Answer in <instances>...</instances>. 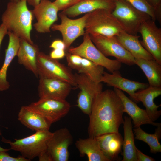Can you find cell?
Listing matches in <instances>:
<instances>
[{
  "mask_svg": "<svg viewBox=\"0 0 161 161\" xmlns=\"http://www.w3.org/2000/svg\"><path fill=\"white\" fill-rule=\"evenodd\" d=\"M53 134L49 130L36 131L33 134L12 142L2 137L1 141L9 144L10 149L18 151L21 156L30 160L46 150L48 141Z\"/></svg>",
  "mask_w": 161,
  "mask_h": 161,
  "instance_id": "4",
  "label": "cell"
},
{
  "mask_svg": "<svg viewBox=\"0 0 161 161\" xmlns=\"http://www.w3.org/2000/svg\"><path fill=\"white\" fill-rule=\"evenodd\" d=\"M78 87L80 90L78 95L77 106L84 114H90L93 101L103 91L101 82H96L85 74H74Z\"/></svg>",
  "mask_w": 161,
  "mask_h": 161,
  "instance_id": "9",
  "label": "cell"
},
{
  "mask_svg": "<svg viewBox=\"0 0 161 161\" xmlns=\"http://www.w3.org/2000/svg\"><path fill=\"white\" fill-rule=\"evenodd\" d=\"M139 10L148 15L151 19L157 21L155 10L146 0H124Z\"/></svg>",
  "mask_w": 161,
  "mask_h": 161,
  "instance_id": "30",
  "label": "cell"
},
{
  "mask_svg": "<svg viewBox=\"0 0 161 161\" xmlns=\"http://www.w3.org/2000/svg\"><path fill=\"white\" fill-rule=\"evenodd\" d=\"M65 50L60 49H54L51 52L49 56L52 59L58 60L65 56Z\"/></svg>",
  "mask_w": 161,
  "mask_h": 161,
  "instance_id": "34",
  "label": "cell"
},
{
  "mask_svg": "<svg viewBox=\"0 0 161 161\" xmlns=\"http://www.w3.org/2000/svg\"><path fill=\"white\" fill-rule=\"evenodd\" d=\"M39 77L38 91L40 98L65 100L71 91L72 86L65 81L41 76Z\"/></svg>",
  "mask_w": 161,
  "mask_h": 161,
  "instance_id": "15",
  "label": "cell"
},
{
  "mask_svg": "<svg viewBox=\"0 0 161 161\" xmlns=\"http://www.w3.org/2000/svg\"><path fill=\"white\" fill-rule=\"evenodd\" d=\"M89 13L76 19L69 18L66 15L61 12L58 14L61 19L60 24H54L51 27L52 31H58L62 34V41L67 50L73 42L79 37L85 33L86 20Z\"/></svg>",
  "mask_w": 161,
  "mask_h": 161,
  "instance_id": "11",
  "label": "cell"
},
{
  "mask_svg": "<svg viewBox=\"0 0 161 161\" xmlns=\"http://www.w3.org/2000/svg\"><path fill=\"white\" fill-rule=\"evenodd\" d=\"M116 37L120 43L134 58L154 59L141 45L139 40V36L130 34L123 31Z\"/></svg>",
  "mask_w": 161,
  "mask_h": 161,
  "instance_id": "25",
  "label": "cell"
},
{
  "mask_svg": "<svg viewBox=\"0 0 161 161\" xmlns=\"http://www.w3.org/2000/svg\"><path fill=\"white\" fill-rule=\"evenodd\" d=\"M123 109L122 102L114 90L106 89L98 94L89 115V137L96 138L106 133L119 132L124 120Z\"/></svg>",
  "mask_w": 161,
  "mask_h": 161,
  "instance_id": "1",
  "label": "cell"
},
{
  "mask_svg": "<svg viewBox=\"0 0 161 161\" xmlns=\"http://www.w3.org/2000/svg\"><path fill=\"white\" fill-rule=\"evenodd\" d=\"M10 1H13V2H18V1H20L21 0H10Z\"/></svg>",
  "mask_w": 161,
  "mask_h": 161,
  "instance_id": "41",
  "label": "cell"
},
{
  "mask_svg": "<svg viewBox=\"0 0 161 161\" xmlns=\"http://www.w3.org/2000/svg\"><path fill=\"white\" fill-rule=\"evenodd\" d=\"M75 145L80 156H86L89 161H110L102 153L95 138H80Z\"/></svg>",
  "mask_w": 161,
  "mask_h": 161,
  "instance_id": "26",
  "label": "cell"
},
{
  "mask_svg": "<svg viewBox=\"0 0 161 161\" xmlns=\"http://www.w3.org/2000/svg\"><path fill=\"white\" fill-rule=\"evenodd\" d=\"M161 95V87L149 86L145 89L140 90L135 93V102H141L151 120H157L161 114V111L158 110L161 105H157L154 99Z\"/></svg>",
  "mask_w": 161,
  "mask_h": 161,
  "instance_id": "19",
  "label": "cell"
},
{
  "mask_svg": "<svg viewBox=\"0 0 161 161\" xmlns=\"http://www.w3.org/2000/svg\"><path fill=\"white\" fill-rule=\"evenodd\" d=\"M136 139L142 141L149 146L152 153L161 152V145L159 140L161 137V125L157 127L154 134L148 133L139 127L133 129Z\"/></svg>",
  "mask_w": 161,
  "mask_h": 161,
  "instance_id": "29",
  "label": "cell"
},
{
  "mask_svg": "<svg viewBox=\"0 0 161 161\" xmlns=\"http://www.w3.org/2000/svg\"></svg>",
  "mask_w": 161,
  "mask_h": 161,
  "instance_id": "43",
  "label": "cell"
},
{
  "mask_svg": "<svg viewBox=\"0 0 161 161\" xmlns=\"http://www.w3.org/2000/svg\"><path fill=\"white\" fill-rule=\"evenodd\" d=\"M114 90L122 102L124 112L127 113L132 120L134 128L146 124H151L157 127L161 125L160 123L152 121L145 109L140 108L134 102L126 96L122 90L115 88Z\"/></svg>",
  "mask_w": 161,
  "mask_h": 161,
  "instance_id": "18",
  "label": "cell"
},
{
  "mask_svg": "<svg viewBox=\"0 0 161 161\" xmlns=\"http://www.w3.org/2000/svg\"><path fill=\"white\" fill-rule=\"evenodd\" d=\"M1 134H1V130H0V136L1 135Z\"/></svg>",
  "mask_w": 161,
  "mask_h": 161,
  "instance_id": "42",
  "label": "cell"
},
{
  "mask_svg": "<svg viewBox=\"0 0 161 161\" xmlns=\"http://www.w3.org/2000/svg\"><path fill=\"white\" fill-rule=\"evenodd\" d=\"M80 0H55L53 3L58 11H63L75 5Z\"/></svg>",
  "mask_w": 161,
  "mask_h": 161,
  "instance_id": "31",
  "label": "cell"
},
{
  "mask_svg": "<svg viewBox=\"0 0 161 161\" xmlns=\"http://www.w3.org/2000/svg\"><path fill=\"white\" fill-rule=\"evenodd\" d=\"M100 81L106 83L109 86L125 91L135 102L136 91L138 90L145 89L149 86L147 83H141L123 77L119 70L114 71L111 74L104 71Z\"/></svg>",
  "mask_w": 161,
  "mask_h": 161,
  "instance_id": "17",
  "label": "cell"
},
{
  "mask_svg": "<svg viewBox=\"0 0 161 161\" xmlns=\"http://www.w3.org/2000/svg\"><path fill=\"white\" fill-rule=\"evenodd\" d=\"M18 120L27 128L36 131L49 130L52 125L47 120L28 106H22L18 114Z\"/></svg>",
  "mask_w": 161,
  "mask_h": 161,
  "instance_id": "24",
  "label": "cell"
},
{
  "mask_svg": "<svg viewBox=\"0 0 161 161\" xmlns=\"http://www.w3.org/2000/svg\"><path fill=\"white\" fill-rule=\"evenodd\" d=\"M146 0L155 10L157 17V21L160 24L161 23V0Z\"/></svg>",
  "mask_w": 161,
  "mask_h": 161,
  "instance_id": "33",
  "label": "cell"
},
{
  "mask_svg": "<svg viewBox=\"0 0 161 161\" xmlns=\"http://www.w3.org/2000/svg\"><path fill=\"white\" fill-rule=\"evenodd\" d=\"M112 12L109 10L99 9L89 13L86 22L85 32L116 36L124 31Z\"/></svg>",
  "mask_w": 161,
  "mask_h": 161,
  "instance_id": "3",
  "label": "cell"
},
{
  "mask_svg": "<svg viewBox=\"0 0 161 161\" xmlns=\"http://www.w3.org/2000/svg\"><path fill=\"white\" fill-rule=\"evenodd\" d=\"M115 6L112 13L124 31L137 35L144 21L151 19L148 14L137 9L124 0H114Z\"/></svg>",
  "mask_w": 161,
  "mask_h": 161,
  "instance_id": "5",
  "label": "cell"
},
{
  "mask_svg": "<svg viewBox=\"0 0 161 161\" xmlns=\"http://www.w3.org/2000/svg\"><path fill=\"white\" fill-rule=\"evenodd\" d=\"M9 38L7 48L5 50L4 60L0 69V91L7 90L9 88V82L7 79V69L14 58L16 56L20 45V38L13 32L8 31Z\"/></svg>",
  "mask_w": 161,
  "mask_h": 161,
  "instance_id": "23",
  "label": "cell"
},
{
  "mask_svg": "<svg viewBox=\"0 0 161 161\" xmlns=\"http://www.w3.org/2000/svg\"><path fill=\"white\" fill-rule=\"evenodd\" d=\"M41 0H26L27 3L31 6L35 7L38 5Z\"/></svg>",
  "mask_w": 161,
  "mask_h": 161,
  "instance_id": "39",
  "label": "cell"
},
{
  "mask_svg": "<svg viewBox=\"0 0 161 161\" xmlns=\"http://www.w3.org/2000/svg\"><path fill=\"white\" fill-rule=\"evenodd\" d=\"M50 47L54 49H60L65 50L66 46L62 40L57 39L52 42L49 46Z\"/></svg>",
  "mask_w": 161,
  "mask_h": 161,
  "instance_id": "36",
  "label": "cell"
},
{
  "mask_svg": "<svg viewBox=\"0 0 161 161\" xmlns=\"http://www.w3.org/2000/svg\"><path fill=\"white\" fill-rule=\"evenodd\" d=\"M30 160L22 156L13 157L10 156L7 151H0V161H30Z\"/></svg>",
  "mask_w": 161,
  "mask_h": 161,
  "instance_id": "32",
  "label": "cell"
},
{
  "mask_svg": "<svg viewBox=\"0 0 161 161\" xmlns=\"http://www.w3.org/2000/svg\"><path fill=\"white\" fill-rule=\"evenodd\" d=\"M89 35L92 42L105 56L114 57L121 63L128 65L135 64L134 58L122 46L116 36Z\"/></svg>",
  "mask_w": 161,
  "mask_h": 161,
  "instance_id": "8",
  "label": "cell"
},
{
  "mask_svg": "<svg viewBox=\"0 0 161 161\" xmlns=\"http://www.w3.org/2000/svg\"><path fill=\"white\" fill-rule=\"evenodd\" d=\"M34 16L27 6L26 0L10 1L3 13L1 20L8 31L12 32L20 38L34 44L31 37Z\"/></svg>",
  "mask_w": 161,
  "mask_h": 161,
  "instance_id": "2",
  "label": "cell"
},
{
  "mask_svg": "<svg viewBox=\"0 0 161 161\" xmlns=\"http://www.w3.org/2000/svg\"><path fill=\"white\" fill-rule=\"evenodd\" d=\"M68 66L83 74L96 82H101L104 68L78 55L67 52L66 54Z\"/></svg>",
  "mask_w": 161,
  "mask_h": 161,
  "instance_id": "16",
  "label": "cell"
},
{
  "mask_svg": "<svg viewBox=\"0 0 161 161\" xmlns=\"http://www.w3.org/2000/svg\"><path fill=\"white\" fill-rule=\"evenodd\" d=\"M38 76L56 78L77 87L74 74L68 66L43 52L38 53L37 62Z\"/></svg>",
  "mask_w": 161,
  "mask_h": 161,
  "instance_id": "7",
  "label": "cell"
},
{
  "mask_svg": "<svg viewBox=\"0 0 161 161\" xmlns=\"http://www.w3.org/2000/svg\"><path fill=\"white\" fill-rule=\"evenodd\" d=\"M155 21L151 19L144 21L138 32L142 36L141 45L161 64V28L157 27Z\"/></svg>",
  "mask_w": 161,
  "mask_h": 161,
  "instance_id": "12",
  "label": "cell"
},
{
  "mask_svg": "<svg viewBox=\"0 0 161 161\" xmlns=\"http://www.w3.org/2000/svg\"><path fill=\"white\" fill-rule=\"evenodd\" d=\"M95 138L102 153L110 161L117 160L123 140L119 132L106 133Z\"/></svg>",
  "mask_w": 161,
  "mask_h": 161,
  "instance_id": "22",
  "label": "cell"
},
{
  "mask_svg": "<svg viewBox=\"0 0 161 161\" xmlns=\"http://www.w3.org/2000/svg\"><path fill=\"white\" fill-rule=\"evenodd\" d=\"M31 110L47 120L51 124L64 117L71 108L66 100L40 98L27 106Z\"/></svg>",
  "mask_w": 161,
  "mask_h": 161,
  "instance_id": "10",
  "label": "cell"
},
{
  "mask_svg": "<svg viewBox=\"0 0 161 161\" xmlns=\"http://www.w3.org/2000/svg\"><path fill=\"white\" fill-rule=\"evenodd\" d=\"M135 64L143 71L150 86L161 87V64L154 59L135 58Z\"/></svg>",
  "mask_w": 161,
  "mask_h": 161,
  "instance_id": "28",
  "label": "cell"
},
{
  "mask_svg": "<svg viewBox=\"0 0 161 161\" xmlns=\"http://www.w3.org/2000/svg\"><path fill=\"white\" fill-rule=\"evenodd\" d=\"M83 35L82 43L77 47H70L68 52L88 59L111 73L120 69L122 63L116 59L112 60L104 56L92 42L89 34L85 32Z\"/></svg>",
  "mask_w": 161,
  "mask_h": 161,
  "instance_id": "6",
  "label": "cell"
},
{
  "mask_svg": "<svg viewBox=\"0 0 161 161\" xmlns=\"http://www.w3.org/2000/svg\"><path fill=\"white\" fill-rule=\"evenodd\" d=\"M136 155L137 161H155V160L151 157L143 153L137 148Z\"/></svg>",
  "mask_w": 161,
  "mask_h": 161,
  "instance_id": "35",
  "label": "cell"
},
{
  "mask_svg": "<svg viewBox=\"0 0 161 161\" xmlns=\"http://www.w3.org/2000/svg\"><path fill=\"white\" fill-rule=\"evenodd\" d=\"M114 6V0H82L61 12L69 17H75L99 9H107L112 11Z\"/></svg>",
  "mask_w": 161,
  "mask_h": 161,
  "instance_id": "21",
  "label": "cell"
},
{
  "mask_svg": "<svg viewBox=\"0 0 161 161\" xmlns=\"http://www.w3.org/2000/svg\"><path fill=\"white\" fill-rule=\"evenodd\" d=\"M8 30L5 25L2 23L0 25V47L5 36L7 34Z\"/></svg>",
  "mask_w": 161,
  "mask_h": 161,
  "instance_id": "38",
  "label": "cell"
},
{
  "mask_svg": "<svg viewBox=\"0 0 161 161\" xmlns=\"http://www.w3.org/2000/svg\"><path fill=\"white\" fill-rule=\"evenodd\" d=\"M39 49L37 45L31 44L20 38V45L16 56L19 63L27 69L38 77L37 67V58Z\"/></svg>",
  "mask_w": 161,
  "mask_h": 161,
  "instance_id": "20",
  "label": "cell"
},
{
  "mask_svg": "<svg viewBox=\"0 0 161 161\" xmlns=\"http://www.w3.org/2000/svg\"><path fill=\"white\" fill-rule=\"evenodd\" d=\"M73 141V137L66 128L58 129L47 141L46 150L52 161H67L69 158V146Z\"/></svg>",
  "mask_w": 161,
  "mask_h": 161,
  "instance_id": "13",
  "label": "cell"
},
{
  "mask_svg": "<svg viewBox=\"0 0 161 161\" xmlns=\"http://www.w3.org/2000/svg\"><path fill=\"white\" fill-rule=\"evenodd\" d=\"M132 119L125 116L123 123L124 138L123 142L122 161H137L136 148L133 131Z\"/></svg>",
  "mask_w": 161,
  "mask_h": 161,
  "instance_id": "27",
  "label": "cell"
},
{
  "mask_svg": "<svg viewBox=\"0 0 161 161\" xmlns=\"http://www.w3.org/2000/svg\"><path fill=\"white\" fill-rule=\"evenodd\" d=\"M10 150H11L10 148L9 149L4 148L0 146V151H5L7 152Z\"/></svg>",
  "mask_w": 161,
  "mask_h": 161,
  "instance_id": "40",
  "label": "cell"
},
{
  "mask_svg": "<svg viewBox=\"0 0 161 161\" xmlns=\"http://www.w3.org/2000/svg\"><path fill=\"white\" fill-rule=\"evenodd\" d=\"M38 157L39 161H52L51 157L46 149L42 151Z\"/></svg>",
  "mask_w": 161,
  "mask_h": 161,
  "instance_id": "37",
  "label": "cell"
},
{
  "mask_svg": "<svg viewBox=\"0 0 161 161\" xmlns=\"http://www.w3.org/2000/svg\"><path fill=\"white\" fill-rule=\"evenodd\" d=\"M32 11L37 20L33 24L36 31L39 33L50 32L51 26L58 20L59 11L53 2L41 0Z\"/></svg>",
  "mask_w": 161,
  "mask_h": 161,
  "instance_id": "14",
  "label": "cell"
}]
</instances>
